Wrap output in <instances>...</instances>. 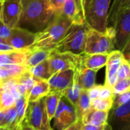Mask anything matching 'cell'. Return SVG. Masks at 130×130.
Listing matches in <instances>:
<instances>
[{"label": "cell", "instance_id": "ee69618b", "mask_svg": "<svg viewBox=\"0 0 130 130\" xmlns=\"http://www.w3.org/2000/svg\"><path fill=\"white\" fill-rule=\"evenodd\" d=\"M10 130H20V125H18V126H14L13 128H11Z\"/></svg>", "mask_w": 130, "mask_h": 130}, {"label": "cell", "instance_id": "83f0119b", "mask_svg": "<svg viewBox=\"0 0 130 130\" xmlns=\"http://www.w3.org/2000/svg\"><path fill=\"white\" fill-rule=\"evenodd\" d=\"M1 95H0V101H1V110L4 111L7 109H9L14 106L16 102V98L11 92L9 89H2Z\"/></svg>", "mask_w": 130, "mask_h": 130}, {"label": "cell", "instance_id": "f6af8a7d", "mask_svg": "<svg viewBox=\"0 0 130 130\" xmlns=\"http://www.w3.org/2000/svg\"><path fill=\"white\" fill-rule=\"evenodd\" d=\"M2 117H3V111H0V123L2 122Z\"/></svg>", "mask_w": 130, "mask_h": 130}, {"label": "cell", "instance_id": "9a60e30c", "mask_svg": "<svg viewBox=\"0 0 130 130\" xmlns=\"http://www.w3.org/2000/svg\"><path fill=\"white\" fill-rule=\"evenodd\" d=\"M109 54H81L82 66L95 71L104 67L107 61Z\"/></svg>", "mask_w": 130, "mask_h": 130}, {"label": "cell", "instance_id": "d6a6232c", "mask_svg": "<svg viewBox=\"0 0 130 130\" xmlns=\"http://www.w3.org/2000/svg\"><path fill=\"white\" fill-rule=\"evenodd\" d=\"M130 100V90L125 92L121 94H118V95H115L114 98H113V107H119L120 105H123L127 102H129Z\"/></svg>", "mask_w": 130, "mask_h": 130}, {"label": "cell", "instance_id": "f1b7e54d", "mask_svg": "<svg viewBox=\"0 0 130 130\" xmlns=\"http://www.w3.org/2000/svg\"><path fill=\"white\" fill-rule=\"evenodd\" d=\"M113 98L101 99L98 97L91 100V107L98 110L110 112L113 107Z\"/></svg>", "mask_w": 130, "mask_h": 130}, {"label": "cell", "instance_id": "44dd1931", "mask_svg": "<svg viewBox=\"0 0 130 130\" xmlns=\"http://www.w3.org/2000/svg\"><path fill=\"white\" fill-rule=\"evenodd\" d=\"M49 93H50V84L48 80L37 78L34 84V87L30 90L28 97V102L37 101L47 96Z\"/></svg>", "mask_w": 130, "mask_h": 130}, {"label": "cell", "instance_id": "d4e9b609", "mask_svg": "<svg viewBox=\"0 0 130 130\" xmlns=\"http://www.w3.org/2000/svg\"><path fill=\"white\" fill-rule=\"evenodd\" d=\"M82 90V87L79 86V84L77 83V81L74 79L72 84L62 92V95L64 97H66L68 100V101L74 107H75V106L78 101Z\"/></svg>", "mask_w": 130, "mask_h": 130}, {"label": "cell", "instance_id": "30bf717a", "mask_svg": "<svg viewBox=\"0 0 130 130\" xmlns=\"http://www.w3.org/2000/svg\"><path fill=\"white\" fill-rule=\"evenodd\" d=\"M107 124L112 130H130V100L110 110Z\"/></svg>", "mask_w": 130, "mask_h": 130}, {"label": "cell", "instance_id": "484cf974", "mask_svg": "<svg viewBox=\"0 0 130 130\" xmlns=\"http://www.w3.org/2000/svg\"><path fill=\"white\" fill-rule=\"evenodd\" d=\"M16 117L17 111L14 106L4 110L3 117L2 122L0 123V127H8L11 129L14 126H18L16 124Z\"/></svg>", "mask_w": 130, "mask_h": 130}, {"label": "cell", "instance_id": "2e32d148", "mask_svg": "<svg viewBox=\"0 0 130 130\" xmlns=\"http://www.w3.org/2000/svg\"><path fill=\"white\" fill-rule=\"evenodd\" d=\"M97 71L81 67L75 71L74 79L77 81L82 90H89L96 84Z\"/></svg>", "mask_w": 130, "mask_h": 130}, {"label": "cell", "instance_id": "cb8c5ba5", "mask_svg": "<svg viewBox=\"0 0 130 130\" xmlns=\"http://www.w3.org/2000/svg\"><path fill=\"white\" fill-rule=\"evenodd\" d=\"M91 108V99L88 96V90H82L78 101L75 107L77 118L81 120L82 116Z\"/></svg>", "mask_w": 130, "mask_h": 130}, {"label": "cell", "instance_id": "f35d334b", "mask_svg": "<svg viewBox=\"0 0 130 130\" xmlns=\"http://www.w3.org/2000/svg\"><path fill=\"white\" fill-rule=\"evenodd\" d=\"M105 128H106V125L97 126L90 124H83L82 130H105Z\"/></svg>", "mask_w": 130, "mask_h": 130}, {"label": "cell", "instance_id": "277c9868", "mask_svg": "<svg viewBox=\"0 0 130 130\" xmlns=\"http://www.w3.org/2000/svg\"><path fill=\"white\" fill-rule=\"evenodd\" d=\"M112 26L115 29V50L130 52V8H121L117 14Z\"/></svg>", "mask_w": 130, "mask_h": 130}, {"label": "cell", "instance_id": "ba28073f", "mask_svg": "<svg viewBox=\"0 0 130 130\" xmlns=\"http://www.w3.org/2000/svg\"><path fill=\"white\" fill-rule=\"evenodd\" d=\"M51 74L68 69L75 71L82 67V57L80 54L71 52H57L52 51L47 58Z\"/></svg>", "mask_w": 130, "mask_h": 130}, {"label": "cell", "instance_id": "603a6c76", "mask_svg": "<svg viewBox=\"0 0 130 130\" xmlns=\"http://www.w3.org/2000/svg\"><path fill=\"white\" fill-rule=\"evenodd\" d=\"M29 71L31 73V74L34 77L38 78V79L48 80L52 76L50 70V67H49V63H48L47 59L29 68Z\"/></svg>", "mask_w": 130, "mask_h": 130}, {"label": "cell", "instance_id": "7a4b0ae2", "mask_svg": "<svg viewBox=\"0 0 130 130\" xmlns=\"http://www.w3.org/2000/svg\"><path fill=\"white\" fill-rule=\"evenodd\" d=\"M19 22H24L40 30L53 16L48 0H21Z\"/></svg>", "mask_w": 130, "mask_h": 130}, {"label": "cell", "instance_id": "e575fe53", "mask_svg": "<svg viewBox=\"0 0 130 130\" xmlns=\"http://www.w3.org/2000/svg\"><path fill=\"white\" fill-rule=\"evenodd\" d=\"M114 96L115 95H114V93L113 90V87H110L105 84L102 85L100 93H99V98L111 99V98H114Z\"/></svg>", "mask_w": 130, "mask_h": 130}, {"label": "cell", "instance_id": "ac0fdd59", "mask_svg": "<svg viewBox=\"0 0 130 130\" xmlns=\"http://www.w3.org/2000/svg\"><path fill=\"white\" fill-rule=\"evenodd\" d=\"M109 117V112L98 110L93 108H90L82 117V122L83 124H90L97 126H105L107 124Z\"/></svg>", "mask_w": 130, "mask_h": 130}, {"label": "cell", "instance_id": "c3c4849f", "mask_svg": "<svg viewBox=\"0 0 130 130\" xmlns=\"http://www.w3.org/2000/svg\"><path fill=\"white\" fill-rule=\"evenodd\" d=\"M1 84H2V81L0 80V86H1Z\"/></svg>", "mask_w": 130, "mask_h": 130}, {"label": "cell", "instance_id": "52a82bcc", "mask_svg": "<svg viewBox=\"0 0 130 130\" xmlns=\"http://www.w3.org/2000/svg\"><path fill=\"white\" fill-rule=\"evenodd\" d=\"M25 120L36 130H53L45 106V97L37 101L28 102Z\"/></svg>", "mask_w": 130, "mask_h": 130}, {"label": "cell", "instance_id": "8992f818", "mask_svg": "<svg viewBox=\"0 0 130 130\" xmlns=\"http://www.w3.org/2000/svg\"><path fill=\"white\" fill-rule=\"evenodd\" d=\"M111 0H91L85 15V22L91 28L104 32Z\"/></svg>", "mask_w": 130, "mask_h": 130}, {"label": "cell", "instance_id": "b9f144b4", "mask_svg": "<svg viewBox=\"0 0 130 130\" xmlns=\"http://www.w3.org/2000/svg\"><path fill=\"white\" fill-rule=\"evenodd\" d=\"M2 0H0V23L2 21Z\"/></svg>", "mask_w": 130, "mask_h": 130}, {"label": "cell", "instance_id": "7dc6e473", "mask_svg": "<svg viewBox=\"0 0 130 130\" xmlns=\"http://www.w3.org/2000/svg\"><path fill=\"white\" fill-rule=\"evenodd\" d=\"M0 95H1V90H0ZM0 111H2L1 110V101H0Z\"/></svg>", "mask_w": 130, "mask_h": 130}, {"label": "cell", "instance_id": "f546056e", "mask_svg": "<svg viewBox=\"0 0 130 130\" xmlns=\"http://www.w3.org/2000/svg\"><path fill=\"white\" fill-rule=\"evenodd\" d=\"M127 1L128 0H113V4L109 10V14L107 18V27L112 26L117 14L125 5Z\"/></svg>", "mask_w": 130, "mask_h": 130}, {"label": "cell", "instance_id": "60d3db41", "mask_svg": "<svg viewBox=\"0 0 130 130\" xmlns=\"http://www.w3.org/2000/svg\"><path fill=\"white\" fill-rule=\"evenodd\" d=\"M20 130H36L33 126H31L30 124L27 123L25 119L23 120V121L20 123Z\"/></svg>", "mask_w": 130, "mask_h": 130}, {"label": "cell", "instance_id": "bcb514c9", "mask_svg": "<svg viewBox=\"0 0 130 130\" xmlns=\"http://www.w3.org/2000/svg\"><path fill=\"white\" fill-rule=\"evenodd\" d=\"M0 130H10V129L8 127H0Z\"/></svg>", "mask_w": 130, "mask_h": 130}, {"label": "cell", "instance_id": "7402d4cb", "mask_svg": "<svg viewBox=\"0 0 130 130\" xmlns=\"http://www.w3.org/2000/svg\"><path fill=\"white\" fill-rule=\"evenodd\" d=\"M62 97H63V95H62V92L49 93V94L45 97L46 110L48 119H49L50 122L54 118L59 103Z\"/></svg>", "mask_w": 130, "mask_h": 130}, {"label": "cell", "instance_id": "4fadbf2b", "mask_svg": "<svg viewBox=\"0 0 130 130\" xmlns=\"http://www.w3.org/2000/svg\"><path fill=\"white\" fill-rule=\"evenodd\" d=\"M21 13V0L2 1V21L11 28L18 27Z\"/></svg>", "mask_w": 130, "mask_h": 130}, {"label": "cell", "instance_id": "ffe728a7", "mask_svg": "<svg viewBox=\"0 0 130 130\" xmlns=\"http://www.w3.org/2000/svg\"><path fill=\"white\" fill-rule=\"evenodd\" d=\"M27 69L24 64L0 65V80L3 82L9 79H14Z\"/></svg>", "mask_w": 130, "mask_h": 130}, {"label": "cell", "instance_id": "d590c367", "mask_svg": "<svg viewBox=\"0 0 130 130\" xmlns=\"http://www.w3.org/2000/svg\"><path fill=\"white\" fill-rule=\"evenodd\" d=\"M11 29L12 28L5 25L3 21H2L0 23V38L4 39H8L11 33Z\"/></svg>", "mask_w": 130, "mask_h": 130}, {"label": "cell", "instance_id": "4dcf8cb0", "mask_svg": "<svg viewBox=\"0 0 130 130\" xmlns=\"http://www.w3.org/2000/svg\"><path fill=\"white\" fill-rule=\"evenodd\" d=\"M113 90L114 95L121 94L130 90V78L117 80L113 87Z\"/></svg>", "mask_w": 130, "mask_h": 130}, {"label": "cell", "instance_id": "8d00e7d4", "mask_svg": "<svg viewBox=\"0 0 130 130\" xmlns=\"http://www.w3.org/2000/svg\"><path fill=\"white\" fill-rule=\"evenodd\" d=\"M101 87H102V85L95 84L91 88H90L89 90H88V96H89L91 100H94V99L99 97V93H100Z\"/></svg>", "mask_w": 130, "mask_h": 130}, {"label": "cell", "instance_id": "e0dca14e", "mask_svg": "<svg viewBox=\"0 0 130 130\" xmlns=\"http://www.w3.org/2000/svg\"><path fill=\"white\" fill-rule=\"evenodd\" d=\"M29 49H14L0 52V65L5 64H24L27 60Z\"/></svg>", "mask_w": 130, "mask_h": 130}, {"label": "cell", "instance_id": "9c48e42d", "mask_svg": "<svg viewBox=\"0 0 130 130\" xmlns=\"http://www.w3.org/2000/svg\"><path fill=\"white\" fill-rule=\"evenodd\" d=\"M54 119V126L56 130L66 129L78 120L75 107L64 97L59 103Z\"/></svg>", "mask_w": 130, "mask_h": 130}, {"label": "cell", "instance_id": "5bb4252c", "mask_svg": "<svg viewBox=\"0 0 130 130\" xmlns=\"http://www.w3.org/2000/svg\"><path fill=\"white\" fill-rule=\"evenodd\" d=\"M75 70L72 69L65 70L53 74L48 80L50 84V93L63 92L70 87L74 80Z\"/></svg>", "mask_w": 130, "mask_h": 130}, {"label": "cell", "instance_id": "7c38bea8", "mask_svg": "<svg viewBox=\"0 0 130 130\" xmlns=\"http://www.w3.org/2000/svg\"><path fill=\"white\" fill-rule=\"evenodd\" d=\"M124 53L119 50H113L109 54L106 64V76L104 84L113 87L117 81L118 70L125 60Z\"/></svg>", "mask_w": 130, "mask_h": 130}, {"label": "cell", "instance_id": "74e56055", "mask_svg": "<svg viewBox=\"0 0 130 130\" xmlns=\"http://www.w3.org/2000/svg\"><path fill=\"white\" fill-rule=\"evenodd\" d=\"M83 126V123L82 122V120L78 119L73 124H72L71 126H69L68 128H66L64 130H82Z\"/></svg>", "mask_w": 130, "mask_h": 130}, {"label": "cell", "instance_id": "7bdbcfd3", "mask_svg": "<svg viewBox=\"0 0 130 130\" xmlns=\"http://www.w3.org/2000/svg\"><path fill=\"white\" fill-rule=\"evenodd\" d=\"M124 55H125V58L128 61V62L129 63V64H130V52L125 53V54H124Z\"/></svg>", "mask_w": 130, "mask_h": 130}, {"label": "cell", "instance_id": "d6986e66", "mask_svg": "<svg viewBox=\"0 0 130 130\" xmlns=\"http://www.w3.org/2000/svg\"><path fill=\"white\" fill-rule=\"evenodd\" d=\"M51 51H52L40 48H30L25 62V66L29 69L43 62V61L46 60L49 57Z\"/></svg>", "mask_w": 130, "mask_h": 130}, {"label": "cell", "instance_id": "1f68e13d", "mask_svg": "<svg viewBox=\"0 0 130 130\" xmlns=\"http://www.w3.org/2000/svg\"><path fill=\"white\" fill-rule=\"evenodd\" d=\"M126 78H130V64L128 61L125 59L118 70L117 80Z\"/></svg>", "mask_w": 130, "mask_h": 130}, {"label": "cell", "instance_id": "6da1fadb", "mask_svg": "<svg viewBox=\"0 0 130 130\" xmlns=\"http://www.w3.org/2000/svg\"><path fill=\"white\" fill-rule=\"evenodd\" d=\"M72 25V22L62 13L53 15L46 28L37 32L35 42L30 48H40L53 51L64 38Z\"/></svg>", "mask_w": 130, "mask_h": 130}, {"label": "cell", "instance_id": "3957f363", "mask_svg": "<svg viewBox=\"0 0 130 130\" xmlns=\"http://www.w3.org/2000/svg\"><path fill=\"white\" fill-rule=\"evenodd\" d=\"M89 26L85 24H72L64 38L53 51L57 52H71L75 54L84 53L86 34Z\"/></svg>", "mask_w": 130, "mask_h": 130}, {"label": "cell", "instance_id": "8fae6325", "mask_svg": "<svg viewBox=\"0 0 130 130\" xmlns=\"http://www.w3.org/2000/svg\"><path fill=\"white\" fill-rule=\"evenodd\" d=\"M36 38L37 33H33L18 26L11 29V35L8 40L14 49L25 50L29 49L34 44Z\"/></svg>", "mask_w": 130, "mask_h": 130}, {"label": "cell", "instance_id": "836d02e7", "mask_svg": "<svg viewBox=\"0 0 130 130\" xmlns=\"http://www.w3.org/2000/svg\"><path fill=\"white\" fill-rule=\"evenodd\" d=\"M65 1L66 0H48L53 15L62 13Z\"/></svg>", "mask_w": 130, "mask_h": 130}, {"label": "cell", "instance_id": "ab89813d", "mask_svg": "<svg viewBox=\"0 0 130 130\" xmlns=\"http://www.w3.org/2000/svg\"><path fill=\"white\" fill-rule=\"evenodd\" d=\"M91 2V0H81L82 6V10H83V13H84V15H85V18L86 13H87V11L88 10V8H89Z\"/></svg>", "mask_w": 130, "mask_h": 130}, {"label": "cell", "instance_id": "5b68a950", "mask_svg": "<svg viewBox=\"0 0 130 130\" xmlns=\"http://www.w3.org/2000/svg\"><path fill=\"white\" fill-rule=\"evenodd\" d=\"M113 50L114 38L107 31H99L89 27L86 34L85 53L86 54H110Z\"/></svg>", "mask_w": 130, "mask_h": 130}, {"label": "cell", "instance_id": "4316f807", "mask_svg": "<svg viewBox=\"0 0 130 130\" xmlns=\"http://www.w3.org/2000/svg\"><path fill=\"white\" fill-rule=\"evenodd\" d=\"M27 105H28V100L24 95H21V97L16 100L14 107L17 111V117H16L17 125H20V123L24 119Z\"/></svg>", "mask_w": 130, "mask_h": 130}]
</instances>
